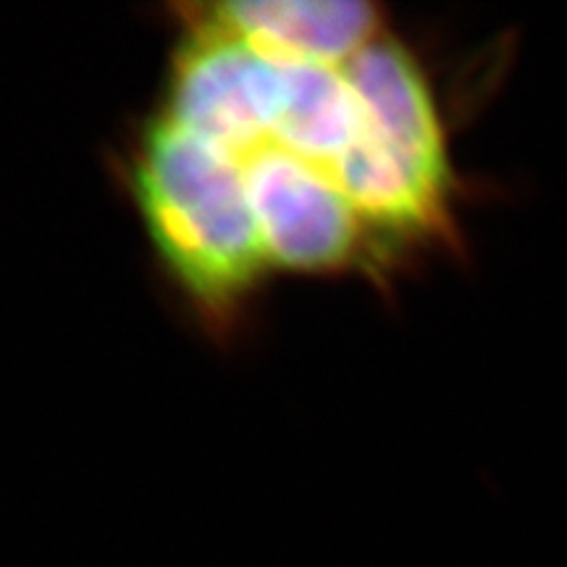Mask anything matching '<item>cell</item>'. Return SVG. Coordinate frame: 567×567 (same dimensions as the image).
I'll list each match as a JSON object with an SVG mask.
<instances>
[{
  "label": "cell",
  "instance_id": "cell-1",
  "mask_svg": "<svg viewBox=\"0 0 567 567\" xmlns=\"http://www.w3.org/2000/svg\"><path fill=\"white\" fill-rule=\"evenodd\" d=\"M130 187L172 281L213 331H229L271 274L237 161L155 111Z\"/></svg>",
  "mask_w": 567,
  "mask_h": 567
},
{
  "label": "cell",
  "instance_id": "cell-2",
  "mask_svg": "<svg viewBox=\"0 0 567 567\" xmlns=\"http://www.w3.org/2000/svg\"><path fill=\"white\" fill-rule=\"evenodd\" d=\"M229 155L243 174L271 274L386 271L384 252L329 176L271 142H255Z\"/></svg>",
  "mask_w": 567,
  "mask_h": 567
},
{
  "label": "cell",
  "instance_id": "cell-3",
  "mask_svg": "<svg viewBox=\"0 0 567 567\" xmlns=\"http://www.w3.org/2000/svg\"><path fill=\"white\" fill-rule=\"evenodd\" d=\"M179 13L264 59L318 66H344L389 32L384 11L360 0H229L182 6Z\"/></svg>",
  "mask_w": 567,
  "mask_h": 567
}]
</instances>
